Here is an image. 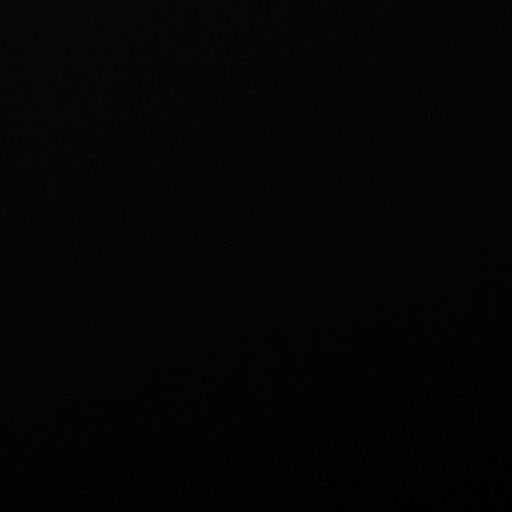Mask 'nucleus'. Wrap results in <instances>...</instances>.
I'll use <instances>...</instances> for the list:
<instances>
[]
</instances>
